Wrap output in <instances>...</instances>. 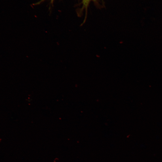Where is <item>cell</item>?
I'll list each match as a JSON object with an SVG mask.
<instances>
[{
    "label": "cell",
    "instance_id": "6da1fadb",
    "mask_svg": "<svg viewBox=\"0 0 162 162\" xmlns=\"http://www.w3.org/2000/svg\"><path fill=\"white\" fill-rule=\"evenodd\" d=\"M94 0H82L83 6L85 8H87L90 2Z\"/></svg>",
    "mask_w": 162,
    "mask_h": 162
}]
</instances>
